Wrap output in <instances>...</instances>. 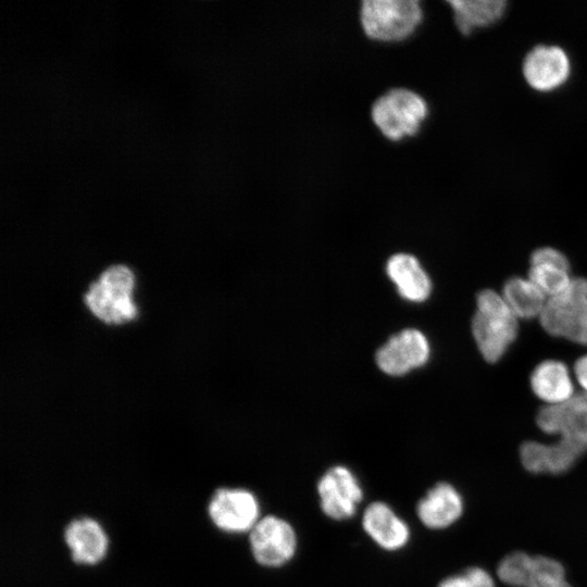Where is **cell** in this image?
I'll list each match as a JSON object with an SVG mask.
<instances>
[{
    "instance_id": "cell-1",
    "label": "cell",
    "mask_w": 587,
    "mask_h": 587,
    "mask_svg": "<svg viewBox=\"0 0 587 587\" xmlns=\"http://www.w3.org/2000/svg\"><path fill=\"white\" fill-rule=\"evenodd\" d=\"M535 424L553 439L523 441L519 448L523 469L534 475L565 474L587 453V394L577 392L559 405H542Z\"/></svg>"
},
{
    "instance_id": "cell-2",
    "label": "cell",
    "mask_w": 587,
    "mask_h": 587,
    "mask_svg": "<svg viewBox=\"0 0 587 587\" xmlns=\"http://www.w3.org/2000/svg\"><path fill=\"white\" fill-rule=\"evenodd\" d=\"M520 320L513 314L501 292L484 288L475 296L471 333L475 346L487 363H498L517 339Z\"/></svg>"
},
{
    "instance_id": "cell-3",
    "label": "cell",
    "mask_w": 587,
    "mask_h": 587,
    "mask_svg": "<svg viewBox=\"0 0 587 587\" xmlns=\"http://www.w3.org/2000/svg\"><path fill=\"white\" fill-rule=\"evenodd\" d=\"M429 115L426 98L412 88L394 86L373 100L372 123L388 141L401 142L414 138Z\"/></svg>"
},
{
    "instance_id": "cell-4",
    "label": "cell",
    "mask_w": 587,
    "mask_h": 587,
    "mask_svg": "<svg viewBox=\"0 0 587 587\" xmlns=\"http://www.w3.org/2000/svg\"><path fill=\"white\" fill-rule=\"evenodd\" d=\"M425 18L421 0H362L359 22L364 36L377 43L397 45L417 33Z\"/></svg>"
},
{
    "instance_id": "cell-5",
    "label": "cell",
    "mask_w": 587,
    "mask_h": 587,
    "mask_svg": "<svg viewBox=\"0 0 587 587\" xmlns=\"http://www.w3.org/2000/svg\"><path fill=\"white\" fill-rule=\"evenodd\" d=\"M135 283V275L128 266L111 265L90 284L84 296L85 304L105 324L130 322L137 316V307L133 301Z\"/></svg>"
},
{
    "instance_id": "cell-6",
    "label": "cell",
    "mask_w": 587,
    "mask_h": 587,
    "mask_svg": "<svg viewBox=\"0 0 587 587\" xmlns=\"http://www.w3.org/2000/svg\"><path fill=\"white\" fill-rule=\"evenodd\" d=\"M538 321L549 336L587 347V277L574 276L565 292L549 298Z\"/></svg>"
},
{
    "instance_id": "cell-7",
    "label": "cell",
    "mask_w": 587,
    "mask_h": 587,
    "mask_svg": "<svg viewBox=\"0 0 587 587\" xmlns=\"http://www.w3.org/2000/svg\"><path fill=\"white\" fill-rule=\"evenodd\" d=\"M258 498L246 488H217L208 503L211 522L228 534L249 533L261 519Z\"/></svg>"
},
{
    "instance_id": "cell-8",
    "label": "cell",
    "mask_w": 587,
    "mask_h": 587,
    "mask_svg": "<svg viewBox=\"0 0 587 587\" xmlns=\"http://www.w3.org/2000/svg\"><path fill=\"white\" fill-rule=\"evenodd\" d=\"M297 534L292 525L276 515L262 516L249 532V545L254 560L262 566L279 567L297 551Z\"/></svg>"
},
{
    "instance_id": "cell-9",
    "label": "cell",
    "mask_w": 587,
    "mask_h": 587,
    "mask_svg": "<svg viewBox=\"0 0 587 587\" xmlns=\"http://www.w3.org/2000/svg\"><path fill=\"white\" fill-rule=\"evenodd\" d=\"M316 489L323 513L336 521L352 517L363 499L359 479L344 465L328 469L319 479Z\"/></svg>"
},
{
    "instance_id": "cell-10",
    "label": "cell",
    "mask_w": 587,
    "mask_h": 587,
    "mask_svg": "<svg viewBox=\"0 0 587 587\" xmlns=\"http://www.w3.org/2000/svg\"><path fill=\"white\" fill-rule=\"evenodd\" d=\"M430 355L426 336L419 329L408 328L389 338L376 352L378 367L389 375H403L424 365Z\"/></svg>"
},
{
    "instance_id": "cell-11",
    "label": "cell",
    "mask_w": 587,
    "mask_h": 587,
    "mask_svg": "<svg viewBox=\"0 0 587 587\" xmlns=\"http://www.w3.org/2000/svg\"><path fill=\"white\" fill-rule=\"evenodd\" d=\"M523 76L535 90L551 91L562 86L571 73V61L565 52L555 45H537L523 60Z\"/></svg>"
},
{
    "instance_id": "cell-12",
    "label": "cell",
    "mask_w": 587,
    "mask_h": 587,
    "mask_svg": "<svg viewBox=\"0 0 587 587\" xmlns=\"http://www.w3.org/2000/svg\"><path fill=\"white\" fill-rule=\"evenodd\" d=\"M532 394L545 407L562 404L576 392L573 371L559 359H545L532 370L528 379Z\"/></svg>"
},
{
    "instance_id": "cell-13",
    "label": "cell",
    "mask_w": 587,
    "mask_h": 587,
    "mask_svg": "<svg viewBox=\"0 0 587 587\" xmlns=\"http://www.w3.org/2000/svg\"><path fill=\"white\" fill-rule=\"evenodd\" d=\"M464 505L463 496L454 485L438 482L419 500L416 515L429 529H446L462 517Z\"/></svg>"
},
{
    "instance_id": "cell-14",
    "label": "cell",
    "mask_w": 587,
    "mask_h": 587,
    "mask_svg": "<svg viewBox=\"0 0 587 587\" xmlns=\"http://www.w3.org/2000/svg\"><path fill=\"white\" fill-rule=\"evenodd\" d=\"M63 539L76 564L96 565L105 558L109 548L104 528L89 516L70 521L64 528Z\"/></svg>"
},
{
    "instance_id": "cell-15",
    "label": "cell",
    "mask_w": 587,
    "mask_h": 587,
    "mask_svg": "<svg viewBox=\"0 0 587 587\" xmlns=\"http://www.w3.org/2000/svg\"><path fill=\"white\" fill-rule=\"evenodd\" d=\"M361 523L369 537L384 550H399L410 540L409 525L386 502L370 503Z\"/></svg>"
},
{
    "instance_id": "cell-16",
    "label": "cell",
    "mask_w": 587,
    "mask_h": 587,
    "mask_svg": "<svg viewBox=\"0 0 587 587\" xmlns=\"http://www.w3.org/2000/svg\"><path fill=\"white\" fill-rule=\"evenodd\" d=\"M386 272L404 299L423 302L430 296L433 288L430 277L414 255L394 254L387 261Z\"/></svg>"
},
{
    "instance_id": "cell-17",
    "label": "cell",
    "mask_w": 587,
    "mask_h": 587,
    "mask_svg": "<svg viewBox=\"0 0 587 587\" xmlns=\"http://www.w3.org/2000/svg\"><path fill=\"white\" fill-rule=\"evenodd\" d=\"M446 3L452 12L457 29L463 35L495 24L507 8L504 0H449Z\"/></svg>"
},
{
    "instance_id": "cell-18",
    "label": "cell",
    "mask_w": 587,
    "mask_h": 587,
    "mask_svg": "<svg viewBox=\"0 0 587 587\" xmlns=\"http://www.w3.org/2000/svg\"><path fill=\"white\" fill-rule=\"evenodd\" d=\"M500 292L519 320H538L548 301L547 296L527 276L509 277Z\"/></svg>"
},
{
    "instance_id": "cell-19",
    "label": "cell",
    "mask_w": 587,
    "mask_h": 587,
    "mask_svg": "<svg viewBox=\"0 0 587 587\" xmlns=\"http://www.w3.org/2000/svg\"><path fill=\"white\" fill-rule=\"evenodd\" d=\"M569 258H544L529 262L526 276L547 296L565 292L574 276Z\"/></svg>"
},
{
    "instance_id": "cell-20",
    "label": "cell",
    "mask_w": 587,
    "mask_h": 587,
    "mask_svg": "<svg viewBox=\"0 0 587 587\" xmlns=\"http://www.w3.org/2000/svg\"><path fill=\"white\" fill-rule=\"evenodd\" d=\"M534 554L514 550L504 554L496 566V578L508 587H526Z\"/></svg>"
},
{
    "instance_id": "cell-21",
    "label": "cell",
    "mask_w": 587,
    "mask_h": 587,
    "mask_svg": "<svg viewBox=\"0 0 587 587\" xmlns=\"http://www.w3.org/2000/svg\"><path fill=\"white\" fill-rule=\"evenodd\" d=\"M437 587H497V578L485 567L473 565L445 577Z\"/></svg>"
},
{
    "instance_id": "cell-22",
    "label": "cell",
    "mask_w": 587,
    "mask_h": 587,
    "mask_svg": "<svg viewBox=\"0 0 587 587\" xmlns=\"http://www.w3.org/2000/svg\"><path fill=\"white\" fill-rule=\"evenodd\" d=\"M572 371L576 386L579 387L580 392L587 394V352L575 360Z\"/></svg>"
}]
</instances>
